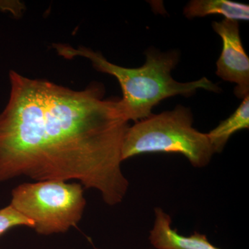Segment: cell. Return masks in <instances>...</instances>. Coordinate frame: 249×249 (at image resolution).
<instances>
[{
  "mask_svg": "<svg viewBox=\"0 0 249 249\" xmlns=\"http://www.w3.org/2000/svg\"><path fill=\"white\" fill-rule=\"evenodd\" d=\"M9 80L0 114V182L77 180L109 206L122 202L129 181L121 150L129 125L121 98L106 99L98 83L76 91L13 70Z\"/></svg>",
  "mask_w": 249,
  "mask_h": 249,
  "instance_id": "6da1fadb",
  "label": "cell"
},
{
  "mask_svg": "<svg viewBox=\"0 0 249 249\" xmlns=\"http://www.w3.org/2000/svg\"><path fill=\"white\" fill-rule=\"evenodd\" d=\"M54 48L65 58L81 56L89 59L96 70L115 77L122 89L121 103L129 121L136 123L151 116L153 108L166 98L178 95L188 97L201 89L220 92L218 85L205 77L188 83L174 79L171 72L180 58L177 51L160 52L155 49H148L142 66L127 68L111 63L102 54L87 47L73 48L70 45L55 44Z\"/></svg>",
  "mask_w": 249,
  "mask_h": 249,
  "instance_id": "7a4b0ae2",
  "label": "cell"
},
{
  "mask_svg": "<svg viewBox=\"0 0 249 249\" xmlns=\"http://www.w3.org/2000/svg\"><path fill=\"white\" fill-rule=\"evenodd\" d=\"M190 108L178 106L137 121L126 132L121 150L123 161L145 154L182 155L195 168L207 166L214 155L207 134L193 127Z\"/></svg>",
  "mask_w": 249,
  "mask_h": 249,
  "instance_id": "3957f363",
  "label": "cell"
},
{
  "mask_svg": "<svg viewBox=\"0 0 249 249\" xmlns=\"http://www.w3.org/2000/svg\"><path fill=\"white\" fill-rule=\"evenodd\" d=\"M10 205L33 222L37 233L49 235L76 227L86 200L80 183L49 180L19 185Z\"/></svg>",
  "mask_w": 249,
  "mask_h": 249,
  "instance_id": "277c9868",
  "label": "cell"
},
{
  "mask_svg": "<svg viewBox=\"0 0 249 249\" xmlns=\"http://www.w3.org/2000/svg\"><path fill=\"white\" fill-rule=\"evenodd\" d=\"M212 27L222 40L216 74L225 81L235 83L234 93L244 99L249 95V58L241 40L239 22L224 19L213 22Z\"/></svg>",
  "mask_w": 249,
  "mask_h": 249,
  "instance_id": "5b68a950",
  "label": "cell"
},
{
  "mask_svg": "<svg viewBox=\"0 0 249 249\" xmlns=\"http://www.w3.org/2000/svg\"><path fill=\"white\" fill-rule=\"evenodd\" d=\"M149 240L155 249H221L209 242L206 235L195 232L185 236L172 228V218L160 207L155 209V222Z\"/></svg>",
  "mask_w": 249,
  "mask_h": 249,
  "instance_id": "8992f818",
  "label": "cell"
},
{
  "mask_svg": "<svg viewBox=\"0 0 249 249\" xmlns=\"http://www.w3.org/2000/svg\"><path fill=\"white\" fill-rule=\"evenodd\" d=\"M188 19L221 15L224 19L249 21V5L231 0H192L183 9Z\"/></svg>",
  "mask_w": 249,
  "mask_h": 249,
  "instance_id": "52a82bcc",
  "label": "cell"
},
{
  "mask_svg": "<svg viewBox=\"0 0 249 249\" xmlns=\"http://www.w3.org/2000/svg\"><path fill=\"white\" fill-rule=\"evenodd\" d=\"M249 128V95L241 103L232 115L221 121L217 127L207 133L214 154L222 153L229 139L236 132Z\"/></svg>",
  "mask_w": 249,
  "mask_h": 249,
  "instance_id": "ba28073f",
  "label": "cell"
},
{
  "mask_svg": "<svg viewBox=\"0 0 249 249\" xmlns=\"http://www.w3.org/2000/svg\"><path fill=\"white\" fill-rule=\"evenodd\" d=\"M27 227L33 228L34 224L22 215L11 205L0 209V236L12 228Z\"/></svg>",
  "mask_w": 249,
  "mask_h": 249,
  "instance_id": "9c48e42d",
  "label": "cell"
}]
</instances>
